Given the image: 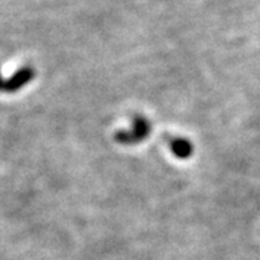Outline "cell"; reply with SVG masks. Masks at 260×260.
Returning a JSON list of instances; mask_svg holds the SVG:
<instances>
[{
    "label": "cell",
    "mask_w": 260,
    "mask_h": 260,
    "mask_svg": "<svg viewBox=\"0 0 260 260\" xmlns=\"http://www.w3.org/2000/svg\"><path fill=\"white\" fill-rule=\"evenodd\" d=\"M150 132H152L150 123L142 116H135L132 130H120L114 135V138L121 145H136L146 139Z\"/></svg>",
    "instance_id": "cell-1"
},
{
    "label": "cell",
    "mask_w": 260,
    "mask_h": 260,
    "mask_svg": "<svg viewBox=\"0 0 260 260\" xmlns=\"http://www.w3.org/2000/svg\"><path fill=\"white\" fill-rule=\"evenodd\" d=\"M169 148H171V152L178 159H188L194 152L192 143L185 138H171L169 139Z\"/></svg>",
    "instance_id": "cell-3"
},
{
    "label": "cell",
    "mask_w": 260,
    "mask_h": 260,
    "mask_svg": "<svg viewBox=\"0 0 260 260\" xmlns=\"http://www.w3.org/2000/svg\"><path fill=\"white\" fill-rule=\"evenodd\" d=\"M35 70L30 67L20 68L16 74L10 77L9 80H3V77L0 75V91H8V93H15L20 88H23L25 85H28L29 81L35 77Z\"/></svg>",
    "instance_id": "cell-2"
}]
</instances>
